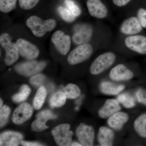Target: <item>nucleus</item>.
<instances>
[{"instance_id": "obj_30", "label": "nucleus", "mask_w": 146, "mask_h": 146, "mask_svg": "<svg viewBox=\"0 0 146 146\" xmlns=\"http://www.w3.org/2000/svg\"><path fill=\"white\" fill-rule=\"evenodd\" d=\"M11 109L8 106H4L0 110V125L1 127L3 126L6 123L10 114Z\"/></svg>"}, {"instance_id": "obj_31", "label": "nucleus", "mask_w": 146, "mask_h": 146, "mask_svg": "<svg viewBox=\"0 0 146 146\" xmlns=\"http://www.w3.org/2000/svg\"><path fill=\"white\" fill-rule=\"evenodd\" d=\"M40 0H18L20 7L24 10H29L34 8Z\"/></svg>"}, {"instance_id": "obj_1", "label": "nucleus", "mask_w": 146, "mask_h": 146, "mask_svg": "<svg viewBox=\"0 0 146 146\" xmlns=\"http://www.w3.org/2000/svg\"><path fill=\"white\" fill-rule=\"evenodd\" d=\"M26 25L35 36L41 37L46 33L53 30L56 27V22L54 19L43 20L38 16H33L28 18Z\"/></svg>"}, {"instance_id": "obj_21", "label": "nucleus", "mask_w": 146, "mask_h": 146, "mask_svg": "<svg viewBox=\"0 0 146 146\" xmlns=\"http://www.w3.org/2000/svg\"><path fill=\"white\" fill-rule=\"evenodd\" d=\"M123 85H118L109 81H104L100 85V91L107 95H117L124 89Z\"/></svg>"}, {"instance_id": "obj_4", "label": "nucleus", "mask_w": 146, "mask_h": 146, "mask_svg": "<svg viewBox=\"0 0 146 146\" xmlns=\"http://www.w3.org/2000/svg\"><path fill=\"white\" fill-rule=\"evenodd\" d=\"M93 52L92 46L88 43L80 45L68 55L67 60L71 65L82 63L88 59Z\"/></svg>"}, {"instance_id": "obj_22", "label": "nucleus", "mask_w": 146, "mask_h": 146, "mask_svg": "<svg viewBox=\"0 0 146 146\" xmlns=\"http://www.w3.org/2000/svg\"><path fill=\"white\" fill-rule=\"evenodd\" d=\"M133 127L139 136L146 138V113L140 115L135 120Z\"/></svg>"}, {"instance_id": "obj_13", "label": "nucleus", "mask_w": 146, "mask_h": 146, "mask_svg": "<svg viewBox=\"0 0 146 146\" xmlns=\"http://www.w3.org/2000/svg\"><path fill=\"white\" fill-rule=\"evenodd\" d=\"M36 119L31 125V130L40 132L48 128L46 123L48 120L52 119L57 117L50 110H45L39 112L36 115Z\"/></svg>"}, {"instance_id": "obj_25", "label": "nucleus", "mask_w": 146, "mask_h": 146, "mask_svg": "<svg viewBox=\"0 0 146 146\" xmlns=\"http://www.w3.org/2000/svg\"><path fill=\"white\" fill-rule=\"evenodd\" d=\"M31 89L27 85H23L18 94L13 95L12 100L15 102L19 103L26 100L31 93Z\"/></svg>"}, {"instance_id": "obj_9", "label": "nucleus", "mask_w": 146, "mask_h": 146, "mask_svg": "<svg viewBox=\"0 0 146 146\" xmlns=\"http://www.w3.org/2000/svg\"><path fill=\"white\" fill-rule=\"evenodd\" d=\"M46 66V63L43 61H32L18 64L15 69L22 75L30 76L41 72Z\"/></svg>"}, {"instance_id": "obj_26", "label": "nucleus", "mask_w": 146, "mask_h": 146, "mask_svg": "<svg viewBox=\"0 0 146 146\" xmlns=\"http://www.w3.org/2000/svg\"><path fill=\"white\" fill-rule=\"evenodd\" d=\"M65 93L67 98L70 99H75L80 96L81 91L79 88L73 84H68L64 89Z\"/></svg>"}, {"instance_id": "obj_15", "label": "nucleus", "mask_w": 146, "mask_h": 146, "mask_svg": "<svg viewBox=\"0 0 146 146\" xmlns=\"http://www.w3.org/2000/svg\"><path fill=\"white\" fill-rule=\"evenodd\" d=\"M143 28L138 18L131 17L123 21L120 27V31L126 35H134L141 32Z\"/></svg>"}, {"instance_id": "obj_28", "label": "nucleus", "mask_w": 146, "mask_h": 146, "mask_svg": "<svg viewBox=\"0 0 146 146\" xmlns=\"http://www.w3.org/2000/svg\"><path fill=\"white\" fill-rule=\"evenodd\" d=\"M17 0H0V11L8 13L16 8Z\"/></svg>"}, {"instance_id": "obj_7", "label": "nucleus", "mask_w": 146, "mask_h": 146, "mask_svg": "<svg viewBox=\"0 0 146 146\" xmlns=\"http://www.w3.org/2000/svg\"><path fill=\"white\" fill-rule=\"evenodd\" d=\"M76 134L82 145L91 146L94 145L95 131L92 126L81 123L77 128Z\"/></svg>"}, {"instance_id": "obj_8", "label": "nucleus", "mask_w": 146, "mask_h": 146, "mask_svg": "<svg viewBox=\"0 0 146 146\" xmlns=\"http://www.w3.org/2000/svg\"><path fill=\"white\" fill-rule=\"evenodd\" d=\"M19 54L21 56L29 59L38 57L39 54L38 48L26 39L20 38L16 42Z\"/></svg>"}, {"instance_id": "obj_32", "label": "nucleus", "mask_w": 146, "mask_h": 146, "mask_svg": "<svg viewBox=\"0 0 146 146\" xmlns=\"http://www.w3.org/2000/svg\"><path fill=\"white\" fill-rule=\"evenodd\" d=\"M65 3L68 9L76 17L79 16L81 14V9L74 1L72 0H65Z\"/></svg>"}, {"instance_id": "obj_19", "label": "nucleus", "mask_w": 146, "mask_h": 146, "mask_svg": "<svg viewBox=\"0 0 146 146\" xmlns=\"http://www.w3.org/2000/svg\"><path fill=\"white\" fill-rule=\"evenodd\" d=\"M93 33L91 27L87 25H83L79 30L73 35V41L77 44H86L91 39Z\"/></svg>"}, {"instance_id": "obj_35", "label": "nucleus", "mask_w": 146, "mask_h": 146, "mask_svg": "<svg viewBox=\"0 0 146 146\" xmlns=\"http://www.w3.org/2000/svg\"><path fill=\"white\" fill-rule=\"evenodd\" d=\"M136 96L138 102L146 106V90L139 89L136 93Z\"/></svg>"}, {"instance_id": "obj_2", "label": "nucleus", "mask_w": 146, "mask_h": 146, "mask_svg": "<svg viewBox=\"0 0 146 146\" xmlns=\"http://www.w3.org/2000/svg\"><path fill=\"white\" fill-rule=\"evenodd\" d=\"M0 44L5 52V63L7 65H12L19 58L16 43L12 42V38L8 33H3L0 36Z\"/></svg>"}, {"instance_id": "obj_34", "label": "nucleus", "mask_w": 146, "mask_h": 146, "mask_svg": "<svg viewBox=\"0 0 146 146\" xmlns=\"http://www.w3.org/2000/svg\"><path fill=\"white\" fill-rule=\"evenodd\" d=\"M45 79V76L42 74H38L33 76L30 79V82L32 85L39 86L41 85Z\"/></svg>"}, {"instance_id": "obj_37", "label": "nucleus", "mask_w": 146, "mask_h": 146, "mask_svg": "<svg viewBox=\"0 0 146 146\" xmlns=\"http://www.w3.org/2000/svg\"><path fill=\"white\" fill-rule=\"evenodd\" d=\"M21 144L25 146H42V144L39 143L35 142H29L26 141H21Z\"/></svg>"}, {"instance_id": "obj_5", "label": "nucleus", "mask_w": 146, "mask_h": 146, "mask_svg": "<svg viewBox=\"0 0 146 146\" xmlns=\"http://www.w3.org/2000/svg\"><path fill=\"white\" fill-rule=\"evenodd\" d=\"M70 127L69 124H62L53 129L52 133L58 146L70 145L73 135V131L70 130Z\"/></svg>"}, {"instance_id": "obj_14", "label": "nucleus", "mask_w": 146, "mask_h": 146, "mask_svg": "<svg viewBox=\"0 0 146 146\" xmlns=\"http://www.w3.org/2000/svg\"><path fill=\"white\" fill-rule=\"evenodd\" d=\"M133 72L122 64H118L110 71L109 77L115 81H126L133 77Z\"/></svg>"}, {"instance_id": "obj_18", "label": "nucleus", "mask_w": 146, "mask_h": 146, "mask_svg": "<svg viewBox=\"0 0 146 146\" xmlns=\"http://www.w3.org/2000/svg\"><path fill=\"white\" fill-rule=\"evenodd\" d=\"M129 119V116L127 114L119 111L110 117L107 122L110 127L115 130H119L121 129Z\"/></svg>"}, {"instance_id": "obj_40", "label": "nucleus", "mask_w": 146, "mask_h": 146, "mask_svg": "<svg viewBox=\"0 0 146 146\" xmlns=\"http://www.w3.org/2000/svg\"></svg>"}, {"instance_id": "obj_38", "label": "nucleus", "mask_w": 146, "mask_h": 146, "mask_svg": "<svg viewBox=\"0 0 146 146\" xmlns=\"http://www.w3.org/2000/svg\"><path fill=\"white\" fill-rule=\"evenodd\" d=\"M71 146H82L80 143H78L77 142H74L71 144Z\"/></svg>"}, {"instance_id": "obj_29", "label": "nucleus", "mask_w": 146, "mask_h": 146, "mask_svg": "<svg viewBox=\"0 0 146 146\" xmlns=\"http://www.w3.org/2000/svg\"><path fill=\"white\" fill-rule=\"evenodd\" d=\"M58 11L61 18L65 22L72 23L75 20L76 16L68 8L60 7Z\"/></svg>"}, {"instance_id": "obj_6", "label": "nucleus", "mask_w": 146, "mask_h": 146, "mask_svg": "<svg viewBox=\"0 0 146 146\" xmlns=\"http://www.w3.org/2000/svg\"><path fill=\"white\" fill-rule=\"evenodd\" d=\"M51 41L60 54L66 55L70 49V36L58 30L55 32L51 37Z\"/></svg>"}, {"instance_id": "obj_36", "label": "nucleus", "mask_w": 146, "mask_h": 146, "mask_svg": "<svg viewBox=\"0 0 146 146\" xmlns=\"http://www.w3.org/2000/svg\"><path fill=\"white\" fill-rule=\"evenodd\" d=\"M131 0H112V2L115 5L119 7L125 6L130 3Z\"/></svg>"}, {"instance_id": "obj_24", "label": "nucleus", "mask_w": 146, "mask_h": 146, "mask_svg": "<svg viewBox=\"0 0 146 146\" xmlns=\"http://www.w3.org/2000/svg\"><path fill=\"white\" fill-rule=\"evenodd\" d=\"M67 98L64 92L61 91L56 92L50 99V105L52 108L61 107L65 104Z\"/></svg>"}, {"instance_id": "obj_11", "label": "nucleus", "mask_w": 146, "mask_h": 146, "mask_svg": "<svg viewBox=\"0 0 146 146\" xmlns=\"http://www.w3.org/2000/svg\"><path fill=\"white\" fill-rule=\"evenodd\" d=\"M33 111L32 106L27 103H24L15 110L12 116V121L16 124H22L31 117Z\"/></svg>"}, {"instance_id": "obj_39", "label": "nucleus", "mask_w": 146, "mask_h": 146, "mask_svg": "<svg viewBox=\"0 0 146 146\" xmlns=\"http://www.w3.org/2000/svg\"><path fill=\"white\" fill-rule=\"evenodd\" d=\"M1 102H0V104H0V108H2L3 106V102L2 101V100L1 99Z\"/></svg>"}, {"instance_id": "obj_17", "label": "nucleus", "mask_w": 146, "mask_h": 146, "mask_svg": "<svg viewBox=\"0 0 146 146\" xmlns=\"http://www.w3.org/2000/svg\"><path fill=\"white\" fill-rule=\"evenodd\" d=\"M23 138L22 134L18 132L10 131L3 132L0 136V145L18 146Z\"/></svg>"}, {"instance_id": "obj_27", "label": "nucleus", "mask_w": 146, "mask_h": 146, "mask_svg": "<svg viewBox=\"0 0 146 146\" xmlns=\"http://www.w3.org/2000/svg\"><path fill=\"white\" fill-rule=\"evenodd\" d=\"M117 100L127 108H131L135 106V100L132 96L127 93H124L119 95Z\"/></svg>"}, {"instance_id": "obj_16", "label": "nucleus", "mask_w": 146, "mask_h": 146, "mask_svg": "<svg viewBox=\"0 0 146 146\" xmlns=\"http://www.w3.org/2000/svg\"><path fill=\"white\" fill-rule=\"evenodd\" d=\"M121 109L117 100L111 99L106 101L104 104L98 111L99 116L102 119H106L119 112Z\"/></svg>"}, {"instance_id": "obj_23", "label": "nucleus", "mask_w": 146, "mask_h": 146, "mask_svg": "<svg viewBox=\"0 0 146 146\" xmlns=\"http://www.w3.org/2000/svg\"><path fill=\"white\" fill-rule=\"evenodd\" d=\"M47 94L46 89L44 86H40L37 90L33 100V106L35 109L39 110L42 107L44 102Z\"/></svg>"}, {"instance_id": "obj_12", "label": "nucleus", "mask_w": 146, "mask_h": 146, "mask_svg": "<svg viewBox=\"0 0 146 146\" xmlns=\"http://www.w3.org/2000/svg\"><path fill=\"white\" fill-rule=\"evenodd\" d=\"M86 4L88 12L92 17L98 19L107 17L108 9L102 0H87Z\"/></svg>"}, {"instance_id": "obj_3", "label": "nucleus", "mask_w": 146, "mask_h": 146, "mask_svg": "<svg viewBox=\"0 0 146 146\" xmlns=\"http://www.w3.org/2000/svg\"><path fill=\"white\" fill-rule=\"evenodd\" d=\"M116 58V55L112 52H106L100 55L91 63L90 73L94 75L100 74L112 66Z\"/></svg>"}, {"instance_id": "obj_10", "label": "nucleus", "mask_w": 146, "mask_h": 146, "mask_svg": "<svg viewBox=\"0 0 146 146\" xmlns=\"http://www.w3.org/2000/svg\"><path fill=\"white\" fill-rule=\"evenodd\" d=\"M125 44L128 48L142 54H146V37L141 35L126 37Z\"/></svg>"}, {"instance_id": "obj_33", "label": "nucleus", "mask_w": 146, "mask_h": 146, "mask_svg": "<svg viewBox=\"0 0 146 146\" xmlns=\"http://www.w3.org/2000/svg\"><path fill=\"white\" fill-rule=\"evenodd\" d=\"M137 18L143 27L146 29V10L140 8L137 11Z\"/></svg>"}, {"instance_id": "obj_20", "label": "nucleus", "mask_w": 146, "mask_h": 146, "mask_svg": "<svg viewBox=\"0 0 146 146\" xmlns=\"http://www.w3.org/2000/svg\"><path fill=\"white\" fill-rule=\"evenodd\" d=\"M114 136V132L112 129L106 127H101L98 134V142L101 146H112Z\"/></svg>"}]
</instances>
